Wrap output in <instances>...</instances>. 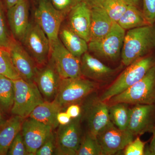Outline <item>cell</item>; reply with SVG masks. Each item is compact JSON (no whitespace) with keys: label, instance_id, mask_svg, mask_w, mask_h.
I'll list each match as a JSON object with an SVG mask.
<instances>
[{"label":"cell","instance_id":"cell-1","mask_svg":"<svg viewBox=\"0 0 155 155\" xmlns=\"http://www.w3.org/2000/svg\"><path fill=\"white\" fill-rule=\"evenodd\" d=\"M155 48V24L130 29L125 33L121 61L128 66L145 57Z\"/></svg>","mask_w":155,"mask_h":155},{"label":"cell","instance_id":"cell-2","mask_svg":"<svg viewBox=\"0 0 155 155\" xmlns=\"http://www.w3.org/2000/svg\"><path fill=\"white\" fill-rule=\"evenodd\" d=\"M155 65L153 57H145L127 66L114 83L103 92L100 99L108 101L113 97L125 91L141 79Z\"/></svg>","mask_w":155,"mask_h":155},{"label":"cell","instance_id":"cell-3","mask_svg":"<svg viewBox=\"0 0 155 155\" xmlns=\"http://www.w3.org/2000/svg\"><path fill=\"white\" fill-rule=\"evenodd\" d=\"M110 104L123 103L128 104H154L155 65L144 77L125 91L111 98Z\"/></svg>","mask_w":155,"mask_h":155},{"label":"cell","instance_id":"cell-4","mask_svg":"<svg viewBox=\"0 0 155 155\" xmlns=\"http://www.w3.org/2000/svg\"><path fill=\"white\" fill-rule=\"evenodd\" d=\"M13 81L14 97L11 113L25 119L45 101L35 82H28L21 78Z\"/></svg>","mask_w":155,"mask_h":155},{"label":"cell","instance_id":"cell-5","mask_svg":"<svg viewBox=\"0 0 155 155\" xmlns=\"http://www.w3.org/2000/svg\"><path fill=\"white\" fill-rule=\"evenodd\" d=\"M97 84L82 77L61 79L55 101L64 111L86 98L96 89Z\"/></svg>","mask_w":155,"mask_h":155},{"label":"cell","instance_id":"cell-6","mask_svg":"<svg viewBox=\"0 0 155 155\" xmlns=\"http://www.w3.org/2000/svg\"><path fill=\"white\" fill-rule=\"evenodd\" d=\"M125 30L114 22L112 29L103 38L88 43V52L98 59L108 61H117L121 57Z\"/></svg>","mask_w":155,"mask_h":155},{"label":"cell","instance_id":"cell-7","mask_svg":"<svg viewBox=\"0 0 155 155\" xmlns=\"http://www.w3.org/2000/svg\"><path fill=\"white\" fill-rule=\"evenodd\" d=\"M21 43L38 68L48 63L50 52L49 40L35 21L30 22Z\"/></svg>","mask_w":155,"mask_h":155},{"label":"cell","instance_id":"cell-8","mask_svg":"<svg viewBox=\"0 0 155 155\" xmlns=\"http://www.w3.org/2000/svg\"><path fill=\"white\" fill-rule=\"evenodd\" d=\"M48 61L61 79L81 77L80 59L72 55L64 47L60 38L50 45Z\"/></svg>","mask_w":155,"mask_h":155},{"label":"cell","instance_id":"cell-9","mask_svg":"<svg viewBox=\"0 0 155 155\" xmlns=\"http://www.w3.org/2000/svg\"><path fill=\"white\" fill-rule=\"evenodd\" d=\"M35 21L46 35L50 45L59 39L60 28L66 17L55 8L49 0H38Z\"/></svg>","mask_w":155,"mask_h":155},{"label":"cell","instance_id":"cell-10","mask_svg":"<svg viewBox=\"0 0 155 155\" xmlns=\"http://www.w3.org/2000/svg\"><path fill=\"white\" fill-rule=\"evenodd\" d=\"M81 115L67 125H59L55 134L57 155H75L82 140Z\"/></svg>","mask_w":155,"mask_h":155},{"label":"cell","instance_id":"cell-11","mask_svg":"<svg viewBox=\"0 0 155 155\" xmlns=\"http://www.w3.org/2000/svg\"><path fill=\"white\" fill-rule=\"evenodd\" d=\"M83 110L88 132L94 136L96 137L98 134L111 122L109 106L96 96L88 97L85 100Z\"/></svg>","mask_w":155,"mask_h":155},{"label":"cell","instance_id":"cell-12","mask_svg":"<svg viewBox=\"0 0 155 155\" xmlns=\"http://www.w3.org/2000/svg\"><path fill=\"white\" fill-rule=\"evenodd\" d=\"M129 130L119 129L110 122L98 134L96 137L102 155H113L124 150L134 140Z\"/></svg>","mask_w":155,"mask_h":155},{"label":"cell","instance_id":"cell-13","mask_svg":"<svg viewBox=\"0 0 155 155\" xmlns=\"http://www.w3.org/2000/svg\"><path fill=\"white\" fill-rule=\"evenodd\" d=\"M53 130L50 126L30 117L24 119L21 132L28 155L35 154L53 133Z\"/></svg>","mask_w":155,"mask_h":155},{"label":"cell","instance_id":"cell-14","mask_svg":"<svg viewBox=\"0 0 155 155\" xmlns=\"http://www.w3.org/2000/svg\"><path fill=\"white\" fill-rule=\"evenodd\" d=\"M9 50L13 65L20 78L35 82L38 67L21 43L12 37Z\"/></svg>","mask_w":155,"mask_h":155},{"label":"cell","instance_id":"cell-15","mask_svg":"<svg viewBox=\"0 0 155 155\" xmlns=\"http://www.w3.org/2000/svg\"><path fill=\"white\" fill-rule=\"evenodd\" d=\"M154 104H137L130 109L127 129L134 135L152 132L154 127Z\"/></svg>","mask_w":155,"mask_h":155},{"label":"cell","instance_id":"cell-16","mask_svg":"<svg viewBox=\"0 0 155 155\" xmlns=\"http://www.w3.org/2000/svg\"><path fill=\"white\" fill-rule=\"evenodd\" d=\"M61 80L57 70L48 61L39 67L35 82L44 101H52L55 99Z\"/></svg>","mask_w":155,"mask_h":155},{"label":"cell","instance_id":"cell-17","mask_svg":"<svg viewBox=\"0 0 155 155\" xmlns=\"http://www.w3.org/2000/svg\"><path fill=\"white\" fill-rule=\"evenodd\" d=\"M29 7L28 0H19L8 9L7 17L12 36L20 42L30 24L28 17Z\"/></svg>","mask_w":155,"mask_h":155},{"label":"cell","instance_id":"cell-18","mask_svg":"<svg viewBox=\"0 0 155 155\" xmlns=\"http://www.w3.org/2000/svg\"><path fill=\"white\" fill-rule=\"evenodd\" d=\"M66 24L69 28L87 42L90 41L91 8L80 2L69 12Z\"/></svg>","mask_w":155,"mask_h":155},{"label":"cell","instance_id":"cell-19","mask_svg":"<svg viewBox=\"0 0 155 155\" xmlns=\"http://www.w3.org/2000/svg\"><path fill=\"white\" fill-rule=\"evenodd\" d=\"M80 68L82 77L96 81L107 80L116 72L88 51L80 58Z\"/></svg>","mask_w":155,"mask_h":155},{"label":"cell","instance_id":"cell-20","mask_svg":"<svg viewBox=\"0 0 155 155\" xmlns=\"http://www.w3.org/2000/svg\"><path fill=\"white\" fill-rule=\"evenodd\" d=\"M114 22L102 6L91 8L90 41L105 36L110 31Z\"/></svg>","mask_w":155,"mask_h":155},{"label":"cell","instance_id":"cell-21","mask_svg":"<svg viewBox=\"0 0 155 155\" xmlns=\"http://www.w3.org/2000/svg\"><path fill=\"white\" fill-rule=\"evenodd\" d=\"M63 22L59 31V38L67 50L76 58L80 59L84 53L88 51V43L71 30L66 23Z\"/></svg>","mask_w":155,"mask_h":155},{"label":"cell","instance_id":"cell-22","mask_svg":"<svg viewBox=\"0 0 155 155\" xmlns=\"http://www.w3.org/2000/svg\"><path fill=\"white\" fill-rule=\"evenodd\" d=\"M62 111L63 109L55 100L44 101L34 109L29 117L55 129L59 125L57 115Z\"/></svg>","mask_w":155,"mask_h":155},{"label":"cell","instance_id":"cell-23","mask_svg":"<svg viewBox=\"0 0 155 155\" xmlns=\"http://www.w3.org/2000/svg\"><path fill=\"white\" fill-rule=\"evenodd\" d=\"M24 119L13 116L0 125V155L8 154L10 146L21 130Z\"/></svg>","mask_w":155,"mask_h":155},{"label":"cell","instance_id":"cell-24","mask_svg":"<svg viewBox=\"0 0 155 155\" xmlns=\"http://www.w3.org/2000/svg\"><path fill=\"white\" fill-rule=\"evenodd\" d=\"M117 23L125 30L149 25L145 18L142 10L135 6L129 5Z\"/></svg>","mask_w":155,"mask_h":155},{"label":"cell","instance_id":"cell-25","mask_svg":"<svg viewBox=\"0 0 155 155\" xmlns=\"http://www.w3.org/2000/svg\"><path fill=\"white\" fill-rule=\"evenodd\" d=\"M13 80L0 74V110L4 113L11 112L14 103Z\"/></svg>","mask_w":155,"mask_h":155},{"label":"cell","instance_id":"cell-26","mask_svg":"<svg viewBox=\"0 0 155 155\" xmlns=\"http://www.w3.org/2000/svg\"><path fill=\"white\" fill-rule=\"evenodd\" d=\"M128 104L119 103L109 107V115L111 122L119 129H127L130 115Z\"/></svg>","mask_w":155,"mask_h":155},{"label":"cell","instance_id":"cell-27","mask_svg":"<svg viewBox=\"0 0 155 155\" xmlns=\"http://www.w3.org/2000/svg\"><path fill=\"white\" fill-rule=\"evenodd\" d=\"M76 155H102L97 137L87 132L82 137Z\"/></svg>","mask_w":155,"mask_h":155},{"label":"cell","instance_id":"cell-28","mask_svg":"<svg viewBox=\"0 0 155 155\" xmlns=\"http://www.w3.org/2000/svg\"><path fill=\"white\" fill-rule=\"evenodd\" d=\"M0 74L14 80L20 78L14 68L9 49L0 48Z\"/></svg>","mask_w":155,"mask_h":155},{"label":"cell","instance_id":"cell-29","mask_svg":"<svg viewBox=\"0 0 155 155\" xmlns=\"http://www.w3.org/2000/svg\"><path fill=\"white\" fill-rule=\"evenodd\" d=\"M124 0H104L102 7L114 22H117L127 8Z\"/></svg>","mask_w":155,"mask_h":155},{"label":"cell","instance_id":"cell-30","mask_svg":"<svg viewBox=\"0 0 155 155\" xmlns=\"http://www.w3.org/2000/svg\"><path fill=\"white\" fill-rule=\"evenodd\" d=\"M12 38L6 25L2 0H0V48L9 49Z\"/></svg>","mask_w":155,"mask_h":155},{"label":"cell","instance_id":"cell-31","mask_svg":"<svg viewBox=\"0 0 155 155\" xmlns=\"http://www.w3.org/2000/svg\"><path fill=\"white\" fill-rule=\"evenodd\" d=\"M55 8L67 17L69 12L75 6L81 2V0H49Z\"/></svg>","mask_w":155,"mask_h":155},{"label":"cell","instance_id":"cell-32","mask_svg":"<svg viewBox=\"0 0 155 155\" xmlns=\"http://www.w3.org/2000/svg\"><path fill=\"white\" fill-rule=\"evenodd\" d=\"M8 155H28L21 131L14 139L8 151Z\"/></svg>","mask_w":155,"mask_h":155},{"label":"cell","instance_id":"cell-33","mask_svg":"<svg viewBox=\"0 0 155 155\" xmlns=\"http://www.w3.org/2000/svg\"><path fill=\"white\" fill-rule=\"evenodd\" d=\"M145 145V143L137 137L125 147L123 153L125 155H144Z\"/></svg>","mask_w":155,"mask_h":155},{"label":"cell","instance_id":"cell-34","mask_svg":"<svg viewBox=\"0 0 155 155\" xmlns=\"http://www.w3.org/2000/svg\"><path fill=\"white\" fill-rule=\"evenodd\" d=\"M35 155H57L55 135L53 133L35 153Z\"/></svg>","mask_w":155,"mask_h":155},{"label":"cell","instance_id":"cell-35","mask_svg":"<svg viewBox=\"0 0 155 155\" xmlns=\"http://www.w3.org/2000/svg\"><path fill=\"white\" fill-rule=\"evenodd\" d=\"M143 13L149 25L155 24V0H142Z\"/></svg>","mask_w":155,"mask_h":155},{"label":"cell","instance_id":"cell-36","mask_svg":"<svg viewBox=\"0 0 155 155\" xmlns=\"http://www.w3.org/2000/svg\"><path fill=\"white\" fill-rule=\"evenodd\" d=\"M66 112L72 119H74L81 115V109L78 104H72L66 108Z\"/></svg>","mask_w":155,"mask_h":155},{"label":"cell","instance_id":"cell-37","mask_svg":"<svg viewBox=\"0 0 155 155\" xmlns=\"http://www.w3.org/2000/svg\"><path fill=\"white\" fill-rule=\"evenodd\" d=\"M72 118L67 114V112L62 111L59 112L57 115V120L59 125H65L71 121Z\"/></svg>","mask_w":155,"mask_h":155},{"label":"cell","instance_id":"cell-38","mask_svg":"<svg viewBox=\"0 0 155 155\" xmlns=\"http://www.w3.org/2000/svg\"><path fill=\"white\" fill-rule=\"evenodd\" d=\"M152 132L153 133L152 139L149 147L145 150L144 155H155V126L152 130Z\"/></svg>","mask_w":155,"mask_h":155},{"label":"cell","instance_id":"cell-39","mask_svg":"<svg viewBox=\"0 0 155 155\" xmlns=\"http://www.w3.org/2000/svg\"><path fill=\"white\" fill-rule=\"evenodd\" d=\"M104 1V0H81V2L85 3L91 8L102 6Z\"/></svg>","mask_w":155,"mask_h":155},{"label":"cell","instance_id":"cell-40","mask_svg":"<svg viewBox=\"0 0 155 155\" xmlns=\"http://www.w3.org/2000/svg\"><path fill=\"white\" fill-rule=\"evenodd\" d=\"M127 5H132L140 9L142 6V0H124Z\"/></svg>","mask_w":155,"mask_h":155},{"label":"cell","instance_id":"cell-41","mask_svg":"<svg viewBox=\"0 0 155 155\" xmlns=\"http://www.w3.org/2000/svg\"><path fill=\"white\" fill-rule=\"evenodd\" d=\"M19 0H4L5 5L7 9H8L18 2Z\"/></svg>","mask_w":155,"mask_h":155},{"label":"cell","instance_id":"cell-42","mask_svg":"<svg viewBox=\"0 0 155 155\" xmlns=\"http://www.w3.org/2000/svg\"><path fill=\"white\" fill-rule=\"evenodd\" d=\"M5 121V120L4 119V117H3L2 112L0 110V125H2Z\"/></svg>","mask_w":155,"mask_h":155}]
</instances>
